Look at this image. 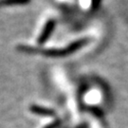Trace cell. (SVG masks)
<instances>
[{"label":"cell","mask_w":128,"mask_h":128,"mask_svg":"<svg viewBox=\"0 0 128 128\" xmlns=\"http://www.w3.org/2000/svg\"><path fill=\"white\" fill-rule=\"evenodd\" d=\"M55 25H56V22L53 19H50V20H48L46 22L44 28H43V30H42L41 34H40V36L38 37L37 41H38L39 44H44L48 39V37L50 36V34L52 33L53 30H54Z\"/></svg>","instance_id":"cell-1"},{"label":"cell","mask_w":128,"mask_h":128,"mask_svg":"<svg viewBox=\"0 0 128 128\" xmlns=\"http://www.w3.org/2000/svg\"><path fill=\"white\" fill-rule=\"evenodd\" d=\"M30 0H1V5H14V4H25L28 3Z\"/></svg>","instance_id":"cell-2"}]
</instances>
